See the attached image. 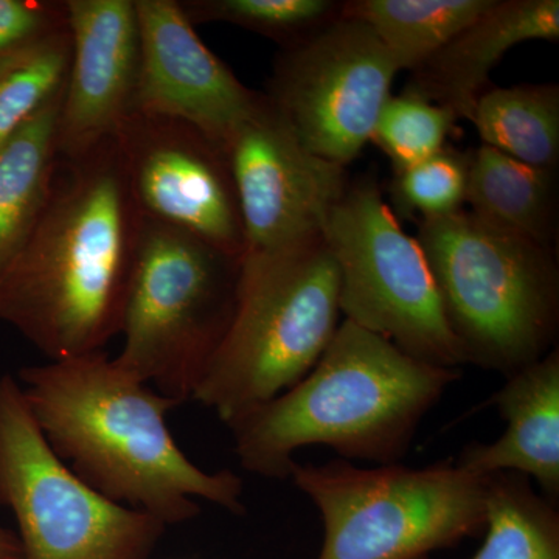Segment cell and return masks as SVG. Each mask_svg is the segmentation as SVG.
Returning <instances> with one entry per match:
<instances>
[{"instance_id":"cell-1","label":"cell","mask_w":559,"mask_h":559,"mask_svg":"<svg viewBox=\"0 0 559 559\" xmlns=\"http://www.w3.org/2000/svg\"><path fill=\"white\" fill-rule=\"evenodd\" d=\"M140 213L114 139L60 157L49 197L0 278V320L51 360L120 336Z\"/></svg>"},{"instance_id":"cell-2","label":"cell","mask_w":559,"mask_h":559,"mask_svg":"<svg viewBox=\"0 0 559 559\" xmlns=\"http://www.w3.org/2000/svg\"><path fill=\"white\" fill-rule=\"evenodd\" d=\"M25 403L51 450L76 476L165 525L200 514L198 499L245 513L240 476L194 465L173 439L179 406L106 353L50 360L20 373Z\"/></svg>"},{"instance_id":"cell-3","label":"cell","mask_w":559,"mask_h":559,"mask_svg":"<svg viewBox=\"0 0 559 559\" xmlns=\"http://www.w3.org/2000/svg\"><path fill=\"white\" fill-rule=\"evenodd\" d=\"M459 369L412 358L392 342L342 320L307 377L230 423L242 468L289 479L296 452L326 447L341 459L393 465L419 425L459 381Z\"/></svg>"},{"instance_id":"cell-4","label":"cell","mask_w":559,"mask_h":559,"mask_svg":"<svg viewBox=\"0 0 559 559\" xmlns=\"http://www.w3.org/2000/svg\"><path fill=\"white\" fill-rule=\"evenodd\" d=\"M421 246L463 364L509 377L558 347L554 248L469 210L419 223Z\"/></svg>"},{"instance_id":"cell-5","label":"cell","mask_w":559,"mask_h":559,"mask_svg":"<svg viewBox=\"0 0 559 559\" xmlns=\"http://www.w3.org/2000/svg\"><path fill=\"white\" fill-rule=\"evenodd\" d=\"M340 318V271L325 237L242 260L234 322L193 401L229 426L307 377Z\"/></svg>"},{"instance_id":"cell-6","label":"cell","mask_w":559,"mask_h":559,"mask_svg":"<svg viewBox=\"0 0 559 559\" xmlns=\"http://www.w3.org/2000/svg\"><path fill=\"white\" fill-rule=\"evenodd\" d=\"M242 260L140 216L116 360L157 392L193 400L229 333Z\"/></svg>"},{"instance_id":"cell-7","label":"cell","mask_w":559,"mask_h":559,"mask_svg":"<svg viewBox=\"0 0 559 559\" xmlns=\"http://www.w3.org/2000/svg\"><path fill=\"white\" fill-rule=\"evenodd\" d=\"M289 479L322 518L316 559H428L485 528L487 477L452 462L425 468L296 462Z\"/></svg>"},{"instance_id":"cell-8","label":"cell","mask_w":559,"mask_h":559,"mask_svg":"<svg viewBox=\"0 0 559 559\" xmlns=\"http://www.w3.org/2000/svg\"><path fill=\"white\" fill-rule=\"evenodd\" d=\"M0 507L17 522L22 559H148L167 527L76 476L10 374L0 378Z\"/></svg>"},{"instance_id":"cell-9","label":"cell","mask_w":559,"mask_h":559,"mask_svg":"<svg viewBox=\"0 0 559 559\" xmlns=\"http://www.w3.org/2000/svg\"><path fill=\"white\" fill-rule=\"evenodd\" d=\"M323 237L340 271L344 320L423 362L465 366L421 246L401 229L373 180L348 183Z\"/></svg>"},{"instance_id":"cell-10","label":"cell","mask_w":559,"mask_h":559,"mask_svg":"<svg viewBox=\"0 0 559 559\" xmlns=\"http://www.w3.org/2000/svg\"><path fill=\"white\" fill-rule=\"evenodd\" d=\"M399 72L369 25L341 14L283 51L264 95L305 148L347 168L370 142Z\"/></svg>"},{"instance_id":"cell-11","label":"cell","mask_w":559,"mask_h":559,"mask_svg":"<svg viewBox=\"0 0 559 559\" xmlns=\"http://www.w3.org/2000/svg\"><path fill=\"white\" fill-rule=\"evenodd\" d=\"M140 216L245 257V227L227 151L193 124L131 112L114 135Z\"/></svg>"},{"instance_id":"cell-12","label":"cell","mask_w":559,"mask_h":559,"mask_svg":"<svg viewBox=\"0 0 559 559\" xmlns=\"http://www.w3.org/2000/svg\"><path fill=\"white\" fill-rule=\"evenodd\" d=\"M245 227L242 260L274 255L325 235L349 183L347 168L316 156L261 94L227 143Z\"/></svg>"},{"instance_id":"cell-13","label":"cell","mask_w":559,"mask_h":559,"mask_svg":"<svg viewBox=\"0 0 559 559\" xmlns=\"http://www.w3.org/2000/svg\"><path fill=\"white\" fill-rule=\"evenodd\" d=\"M140 68L132 112L193 124L224 150L261 94L248 90L194 32L176 0H134ZM227 151V150H226Z\"/></svg>"},{"instance_id":"cell-14","label":"cell","mask_w":559,"mask_h":559,"mask_svg":"<svg viewBox=\"0 0 559 559\" xmlns=\"http://www.w3.org/2000/svg\"><path fill=\"white\" fill-rule=\"evenodd\" d=\"M70 64L58 153L73 159L108 142L134 110L140 36L134 0H66Z\"/></svg>"},{"instance_id":"cell-15","label":"cell","mask_w":559,"mask_h":559,"mask_svg":"<svg viewBox=\"0 0 559 559\" xmlns=\"http://www.w3.org/2000/svg\"><path fill=\"white\" fill-rule=\"evenodd\" d=\"M559 39L558 0H492L473 24L414 70L406 90L473 117L492 70L513 47L527 40Z\"/></svg>"},{"instance_id":"cell-16","label":"cell","mask_w":559,"mask_h":559,"mask_svg":"<svg viewBox=\"0 0 559 559\" xmlns=\"http://www.w3.org/2000/svg\"><path fill=\"white\" fill-rule=\"evenodd\" d=\"M491 399L506 432L491 443H471L455 465L474 476L522 474L559 499V349L506 377Z\"/></svg>"},{"instance_id":"cell-17","label":"cell","mask_w":559,"mask_h":559,"mask_svg":"<svg viewBox=\"0 0 559 559\" xmlns=\"http://www.w3.org/2000/svg\"><path fill=\"white\" fill-rule=\"evenodd\" d=\"M557 178L480 145L469 157L466 202L489 226L550 246L557 231Z\"/></svg>"},{"instance_id":"cell-18","label":"cell","mask_w":559,"mask_h":559,"mask_svg":"<svg viewBox=\"0 0 559 559\" xmlns=\"http://www.w3.org/2000/svg\"><path fill=\"white\" fill-rule=\"evenodd\" d=\"M61 98L62 92L0 151V278L31 237L49 197L60 159Z\"/></svg>"},{"instance_id":"cell-19","label":"cell","mask_w":559,"mask_h":559,"mask_svg":"<svg viewBox=\"0 0 559 559\" xmlns=\"http://www.w3.org/2000/svg\"><path fill=\"white\" fill-rule=\"evenodd\" d=\"M492 0H349L342 14L369 25L400 70H417Z\"/></svg>"},{"instance_id":"cell-20","label":"cell","mask_w":559,"mask_h":559,"mask_svg":"<svg viewBox=\"0 0 559 559\" xmlns=\"http://www.w3.org/2000/svg\"><path fill=\"white\" fill-rule=\"evenodd\" d=\"M471 121L476 124L481 145L540 170H557V84H520L485 91L474 106Z\"/></svg>"},{"instance_id":"cell-21","label":"cell","mask_w":559,"mask_h":559,"mask_svg":"<svg viewBox=\"0 0 559 559\" xmlns=\"http://www.w3.org/2000/svg\"><path fill=\"white\" fill-rule=\"evenodd\" d=\"M485 539L469 559H559L558 503L522 474L487 476Z\"/></svg>"},{"instance_id":"cell-22","label":"cell","mask_w":559,"mask_h":559,"mask_svg":"<svg viewBox=\"0 0 559 559\" xmlns=\"http://www.w3.org/2000/svg\"><path fill=\"white\" fill-rule=\"evenodd\" d=\"M69 27L0 60V151L64 90Z\"/></svg>"},{"instance_id":"cell-23","label":"cell","mask_w":559,"mask_h":559,"mask_svg":"<svg viewBox=\"0 0 559 559\" xmlns=\"http://www.w3.org/2000/svg\"><path fill=\"white\" fill-rule=\"evenodd\" d=\"M180 9L191 24L224 22L264 38L285 49L337 20L342 2L333 0H183Z\"/></svg>"},{"instance_id":"cell-24","label":"cell","mask_w":559,"mask_h":559,"mask_svg":"<svg viewBox=\"0 0 559 559\" xmlns=\"http://www.w3.org/2000/svg\"><path fill=\"white\" fill-rule=\"evenodd\" d=\"M457 120L451 109L404 90L382 106L370 142L399 173L440 153Z\"/></svg>"},{"instance_id":"cell-25","label":"cell","mask_w":559,"mask_h":559,"mask_svg":"<svg viewBox=\"0 0 559 559\" xmlns=\"http://www.w3.org/2000/svg\"><path fill=\"white\" fill-rule=\"evenodd\" d=\"M471 154L444 146L436 156L395 173L390 197L401 216L443 218L463 209Z\"/></svg>"},{"instance_id":"cell-26","label":"cell","mask_w":559,"mask_h":559,"mask_svg":"<svg viewBox=\"0 0 559 559\" xmlns=\"http://www.w3.org/2000/svg\"><path fill=\"white\" fill-rule=\"evenodd\" d=\"M68 28V5L51 0H0V60Z\"/></svg>"},{"instance_id":"cell-27","label":"cell","mask_w":559,"mask_h":559,"mask_svg":"<svg viewBox=\"0 0 559 559\" xmlns=\"http://www.w3.org/2000/svg\"><path fill=\"white\" fill-rule=\"evenodd\" d=\"M0 559H22L17 536L2 527H0Z\"/></svg>"}]
</instances>
